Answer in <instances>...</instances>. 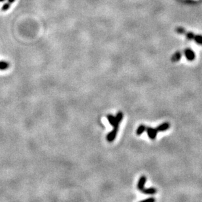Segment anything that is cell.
I'll return each mask as SVG.
<instances>
[{"label":"cell","mask_w":202,"mask_h":202,"mask_svg":"<svg viewBox=\"0 0 202 202\" xmlns=\"http://www.w3.org/2000/svg\"><path fill=\"white\" fill-rule=\"evenodd\" d=\"M118 129H117V128H113V130L109 133H108L107 136V140L109 142H112L115 140V139L116 138V136H117Z\"/></svg>","instance_id":"3957f363"},{"label":"cell","mask_w":202,"mask_h":202,"mask_svg":"<svg viewBox=\"0 0 202 202\" xmlns=\"http://www.w3.org/2000/svg\"><path fill=\"white\" fill-rule=\"evenodd\" d=\"M146 182H147V177L144 175L141 176L140 179H139L138 184H137V188L139 190L141 191L144 188V186H145V184Z\"/></svg>","instance_id":"277c9868"},{"label":"cell","mask_w":202,"mask_h":202,"mask_svg":"<svg viewBox=\"0 0 202 202\" xmlns=\"http://www.w3.org/2000/svg\"><path fill=\"white\" fill-rule=\"evenodd\" d=\"M123 118V113L121 111H119L115 117V119H116V123L115 124V126H113V128H117L118 129L119 128V124H120L121 122L122 121Z\"/></svg>","instance_id":"5b68a950"},{"label":"cell","mask_w":202,"mask_h":202,"mask_svg":"<svg viewBox=\"0 0 202 202\" xmlns=\"http://www.w3.org/2000/svg\"><path fill=\"white\" fill-rule=\"evenodd\" d=\"M107 120L111 126H115V124L116 123V119L115 117L113 116L112 115H107Z\"/></svg>","instance_id":"7c38bea8"},{"label":"cell","mask_w":202,"mask_h":202,"mask_svg":"<svg viewBox=\"0 0 202 202\" xmlns=\"http://www.w3.org/2000/svg\"><path fill=\"white\" fill-rule=\"evenodd\" d=\"M182 1L186 3H192L196 2V1H194V0H182Z\"/></svg>","instance_id":"e0dca14e"},{"label":"cell","mask_w":202,"mask_h":202,"mask_svg":"<svg viewBox=\"0 0 202 202\" xmlns=\"http://www.w3.org/2000/svg\"><path fill=\"white\" fill-rule=\"evenodd\" d=\"M3 1H5V0H0V2H2Z\"/></svg>","instance_id":"ac0fdd59"},{"label":"cell","mask_w":202,"mask_h":202,"mask_svg":"<svg viewBox=\"0 0 202 202\" xmlns=\"http://www.w3.org/2000/svg\"><path fill=\"white\" fill-rule=\"evenodd\" d=\"M146 130L147 132L148 136L150 139H154L156 137L157 133H158L156 128H150V127H147Z\"/></svg>","instance_id":"7a4b0ae2"},{"label":"cell","mask_w":202,"mask_h":202,"mask_svg":"<svg viewBox=\"0 0 202 202\" xmlns=\"http://www.w3.org/2000/svg\"><path fill=\"white\" fill-rule=\"evenodd\" d=\"M186 58L188 61H193L196 58V54L193 50H192L190 48L186 49L184 51Z\"/></svg>","instance_id":"6da1fadb"},{"label":"cell","mask_w":202,"mask_h":202,"mask_svg":"<svg viewBox=\"0 0 202 202\" xmlns=\"http://www.w3.org/2000/svg\"><path fill=\"white\" fill-rule=\"evenodd\" d=\"M194 41L195 42L201 46H202V35H195Z\"/></svg>","instance_id":"4fadbf2b"},{"label":"cell","mask_w":202,"mask_h":202,"mask_svg":"<svg viewBox=\"0 0 202 202\" xmlns=\"http://www.w3.org/2000/svg\"><path fill=\"white\" fill-rule=\"evenodd\" d=\"M155 201V199L153 198H148L146 200H143V202H147V201H150V202H154Z\"/></svg>","instance_id":"2e32d148"},{"label":"cell","mask_w":202,"mask_h":202,"mask_svg":"<svg viewBox=\"0 0 202 202\" xmlns=\"http://www.w3.org/2000/svg\"><path fill=\"white\" fill-rule=\"evenodd\" d=\"M169 127H170L169 123V122H165V123L160 124V126H158L156 128V129H157L158 132H164L165 130H167V129H168Z\"/></svg>","instance_id":"52a82bcc"},{"label":"cell","mask_w":202,"mask_h":202,"mask_svg":"<svg viewBox=\"0 0 202 202\" xmlns=\"http://www.w3.org/2000/svg\"><path fill=\"white\" fill-rule=\"evenodd\" d=\"M15 1V0H8V2L6 3V4L3 5V6L2 7V10L3 11H6L7 10L10 8V6H11V5Z\"/></svg>","instance_id":"8fae6325"},{"label":"cell","mask_w":202,"mask_h":202,"mask_svg":"<svg viewBox=\"0 0 202 202\" xmlns=\"http://www.w3.org/2000/svg\"><path fill=\"white\" fill-rule=\"evenodd\" d=\"M175 32L179 34H186V30L184 28L182 27H178L175 29Z\"/></svg>","instance_id":"9a60e30c"},{"label":"cell","mask_w":202,"mask_h":202,"mask_svg":"<svg viewBox=\"0 0 202 202\" xmlns=\"http://www.w3.org/2000/svg\"><path fill=\"white\" fill-rule=\"evenodd\" d=\"M146 128L147 127L144 125V124H141V125L139 126L138 127V128L137 129V131H136V133L137 136H141V135L146 130Z\"/></svg>","instance_id":"30bf717a"},{"label":"cell","mask_w":202,"mask_h":202,"mask_svg":"<svg viewBox=\"0 0 202 202\" xmlns=\"http://www.w3.org/2000/svg\"><path fill=\"white\" fill-rule=\"evenodd\" d=\"M181 57H182V53L180 51H177L173 54L171 58V60L173 62H177L180 60Z\"/></svg>","instance_id":"8992f818"},{"label":"cell","mask_w":202,"mask_h":202,"mask_svg":"<svg viewBox=\"0 0 202 202\" xmlns=\"http://www.w3.org/2000/svg\"><path fill=\"white\" fill-rule=\"evenodd\" d=\"M9 67V63L6 61H0V70H6Z\"/></svg>","instance_id":"9c48e42d"},{"label":"cell","mask_w":202,"mask_h":202,"mask_svg":"<svg viewBox=\"0 0 202 202\" xmlns=\"http://www.w3.org/2000/svg\"><path fill=\"white\" fill-rule=\"evenodd\" d=\"M186 35V39H187L189 41H192V40H194V36H195V34L192 32H187V33H186L185 34Z\"/></svg>","instance_id":"5bb4252c"},{"label":"cell","mask_w":202,"mask_h":202,"mask_svg":"<svg viewBox=\"0 0 202 202\" xmlns=\"http://www.w3.org/2000/svg\"><path fill=\"white\" fill-rule=\"evenodd\" d=\"M143 194H154L156 193V189L154 188H146L145 189L143 188L141 190Z\"/></svg>","instance_id":"ba28073f"}]
</instances>
